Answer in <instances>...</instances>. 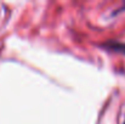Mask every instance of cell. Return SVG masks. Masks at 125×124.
Returning a JSON list of instances; mask_svg holds the SVG:
<instances>
[{
	"label": "cell",
	"mask_w": 125,
	"mask_h": 124,
	"mask_svg": "<svg viewBox=\"0 0 125 124\" xmlns=\"http://www.w3.org/2000/svg\"><path fill=\"white\" fill-rule=\"evenodd\" d=\"M124 124H125V123H124Z\"/></svg>",
	"instance_id": "1"
}]
</instances>
